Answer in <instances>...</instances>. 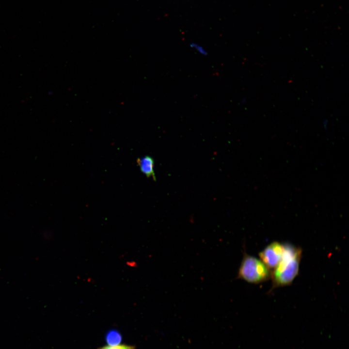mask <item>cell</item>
Returning <instances> with one entry per match:
<instances>
[{"label": "cell", "instance_id": "obj_3", "mask_svg": "<svg viewBox=\"0 0 349 349\" xmlns=\"http://www.w3.org/2000/svg\"><path fill=\"white\" fill-rule=\"evenodd\" d=\"M283 250V244L275 241L268 245L259 255L268 268L274 269L281 259Z\"/></svg>", "mask_w": 349, "mask_h": 349}, {"label": "cell", "instance_id": "obj_6", "mask_svg": "<svg viewBox=\"0 0 349 349\" xmlns=\"http://www.w3.org/2000/svg\"><path fill=\"white\" fill-rule=\"evenodd\" d=\"M97 349H135V347L129 345L119 344L116 346H104L100 347Z\"/></svg>", "mask_w": 349, "mask_h": 349}, {"label": "cell", "instance_id": "obj_2", "mask_svg": "<svg viewBox=\"0 0 349 349\" xmlns=\"http://www.w3.org/2000/svg\"><path fill=\"white\" fill-rule=\"evenodd\" d=\"M270 269L254 256L244 254L238 269V278L249 283L257 284L269 279Z\"/></svg>", "mask_w": 349, "mask_h": 349}, {"label": "cell", "instance_id": "obj_4", "mask_svg": "<svg viewBox=\"0 0 349 349\" xmlns=\"http://www.w3.org/2000/svg\"><path fill=\"white\" fill-rule=\"evenodd\" d=\"M137 163L141 172L148 177L155 179L154 161L150 156H145L137 160Z\"/></svg>", "mask_w": 349, "mask_h": 349}, {"label": "cell", "instance_id": "obj_1", "mask_svg": "<svg viewBox=\"0 0 349 349\" xmlns=\"http://www.w3.org/2000/svg\"><path fill=\"white\" fill-rule=\"evenodd\" d=\"M284 250L280 261L272 273L273 287L289 285L297 275L301 250L291 244H283Z\"/></svg>", "mask_w": 349, "mask_h": 349}, {"label": "cell", "instance_id": "obj_5", "mask_svg": "<svg viewBox=\"0 0 349 349\" xmlns=\"http://www.w3.org/2000/svg\"><path fill=\"white\" fill-rule=\"evenodd\" d=\"M122 340L120 333L116 330L109 331L105 335V340L108 345L116 346L119 345Z\"/></svg>", "mask_w": 349, "mask_h": 349}, {"label": "cell", "instance_id": "obj_7", "mask_svg": "<svg viewBox=\"0 0 349 349\" xmlns=\"http://www.w3.org/2000/svg\"><path fill=\"white\" fill-rule=\"evenodd\" d=\"M190 47L202 56H206L208 54L207 50L203 46L198 44L191 43L190 44Z\"/></svg>", "mask_w": 349, "mask_h": 349}]
</instances>
